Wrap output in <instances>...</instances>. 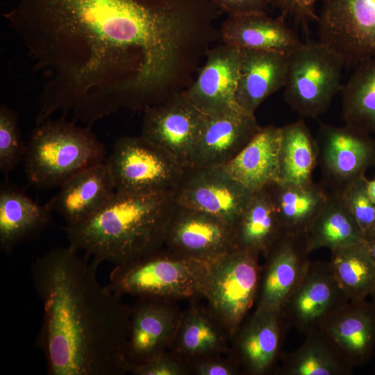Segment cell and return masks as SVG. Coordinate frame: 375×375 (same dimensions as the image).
<instances>
[{
  "instance_id": "cell-1",
  "label": "cell",
  "mask_w": 375,
  "mask_h": 375,
  "mask_svg": "<svg viewBox=\"0 0 375 375\" xmlns=\"http://www.w3.org/2000/svg\"><path fill=\"white\" fill-rule=\"evenodd\" d=\"M192 10L187 0H17L4 16L46 78L36 124L60 111L91 126L156 101Z\"/></svg>"
},
{
  "instance_id": "cell-2",
  "label": "cell",
  "mask_w": 375,
  "mask_h": 375,
  "mask_svg": "<svg viewBox=\"0 0 375 375\" xmlns=\"http://www.w3.org/2000/svg\"><path fill=\"white\" fill-rule=\"evenodd\" d=\"M69 244L31 267L43 305L36 345L49 375H122L131 306L97 278L99 265Z\"/></svg>"
},
{
  "instance_id": "cell-3",
  "label": "cell",
  "mask_w": 375,
  "mask_h": 375,
  "mask_svg": "<svg viewBox=\"0 0 375 375\" xmlns=\"http://www.w3.org/2000/svg\"><path fill=\"white\" fill-rule=\"evenodd\" d=\"M174 204L172 192H115L94 215L66 226L69 245L99 265L134 261L164 246Z\"/></svg>"
},
{
  "instance_id": "cell-4",
  "label": "cell",
  "mask_w": 375,
  "mask_h": 375,
  "mask_svg": "<svg viewBox=\"0 0 375 375\" xmlns=\"http://www.w3.org/2000/svg\"><path fill=\"white\" fill-rule=\"evenodd\" d=\"M69 122L65 116L38 125L24 156V171L39 189L60 187L79 172L104 162L103 144L91 130Z\"/></svg>"
},
{
  "instance_id": "cell-5",
  "label": "cell",
  "mask_w": 375,
  "mask_h": 375,
  "mask_svg": "<svg viewBox=\"0 0 375 375\" xmlns=\"http://www.w3.org/2000/svg\"><path fill=\"white\" fill-rule=\"evenodd\" d=\"M208 264L167 248L126 264L115 265L108 287L120 295L168 300L203 297Z\"/></svg>"
},
{
  "instance_id": "cell-6",
  "label": "cell",
  "mask_w": 375,
  "mask_h": 375,
  "mask_svg": "<svg viewBox=\"0 0 375 375\" xmlns=\"http://www.w3.org/2000/svg\"><path fill=\"white\" fill-rule=\"evenodd\" d=\"M288 58L285 100L300 116L317 118L342 90L344 63L320 41L302 42Z\"/></svg>"
},
{
  "instance_id": "cell-7",
  "label": "cell",
  "mask_w": 375,
  "mask_h": 375,
  "mask_svg": "<svg viewBox=\"0 0 375 375\" xmlns=\"http://www.w3.org/2000/svg\"><path fill=\"white\" fill-rule=\"evenodd\" d=\"M260 256L252 251L234 249L208 264L203 297L231 339L255 306Z\"/></svg>"
},
{
  "instance_id": "cell-8",
  "label": "cell",
  "mask_w": 375,
  "mask_h": 375,
  "mask_svg": "<svg viewBox=\"0 0 375 375\" xmlns=\"http://www.w3.org/2000/svg\"><path fill=\"white\" fill-rule=\"evenodd\" d=\"M115 192H173L185 168L142 136H123L105 161Z\"/></svg>"
},
{
  "instance_id": "cell-9",
  "label": "cell",
  "mask_w": 375,
  "mask_h": 375,
  "mask_svg": "<svg viewBox=\"0 0 375 375\" xmlns=\"http://www.w3.org/2000/svg\"><path fill=\"white\" fill-rule=\"evenodd\" d=\"M317 21L319 41L344 65L375 57V0H324Z\"/></svg>"
},
{
  "instance_id": "cell-10",
  "label": "cell",
  "mask_w": 375,
  "mask_h": 375,
  "mask_svg": "<svg viewBox=\"0 0 375 375\" xmlns=\"http://www.w3.org/2000/svg\"><path fill=\"white\" fill-rule=\"evenodd\" d=\"M316 140L318 165L330 192H340L375 167V138L363 131L345 124H320Z\"/></svg>"
},
{
  "instance_id": "cell-11",
  "label": "cell",
  "mask_w": 375,
  "mask_h": 375,
  "mask_svg": "<svg viewBox=\"0 0 375 375\" xmlns=\"http://www.w3.org/2000/svg\"><path fill=\"white\" fill-rule=\"evenodd\" d=\"M253 194L223 167L185 168L172 192L177 203L216 217L232 228Z\"/></svg>"
},
{
  "instance_id": "cell-12",
  "label": "cell",
  "mask_w": 375,
  "mask_h": 375,
  "mask_svg": "<svg viewBox=\"0 0 375 375\" xmlns=\"http://www.w3.org/2000/svg\"><path fill=\"white\" fill-rule=\"evenodd\" d=\"M349 301L329 261H315L310 262L281 314L288 328L294 327L306 335L322 330Z\"/></svg>"
},
{
  "instance_id": "cell-13",
  "label": "cell",
  "mask_w": 375,
  "mask_h": 375,
  "mask_svg": "<svg viewBox=\"0 0 375 375\" xmlns=\"http://www.w3.org/2000/svg\"><path fill=\"white\" fill-rule=\"evenodd\" d=\"M185 93L144 110L141 136L184 168L206 119Z\"/></svg>"
},
{
  "instance_id": "cell-14",
  "label": "cell",
  "mask_w": 375,
  "mask_h": 375,
  "mask_svg": "<svg viewBox=\"0 0 375 375\" xmlns=\"http://www.w3.org/2000/svg\"><path fill=\"white\" fill-rule=\"evenodd\" d=\"M306 234L283 232L264 256L256 311L281 313L311 261Z\"/></svg>"
},
{
  "instance_id": "cell-15",
  "label": "cell",
  "mask_w": 375,
  "mask_h": 375,
  "mask_svg": "<svg viewBox=\"0 0 375 375\" xmlns=\"http://www.w3.org/2000/svg\"><path fill=\"white\" fill-rule=\"evenodd\" d=\"M164 245L181 256L207 264L235 249L231 226L216 217L175 201Z\"/></svg>"
},
{
  "instance_id": "cell-16",
  "label": "cell",
  "mask_w": 375,
  "mask_h": 375,
  "mask_svg": "<svg viewBox=\"0 0 375 375\" xmlns=\"http://www.w3.org/2000/svg\"><path fill=\"white\" fill-rule=\"evenodd\" d=\"M182 311L176 301L137 298L131 306L124 356L128 368L169 351Z\"/></svg>"
},
{
  "instance_id": "cell-17",
  "label": "cell",
  "mask_w": 375,
  "mask_h": 375,
  "mask_svg": "<svg viewBox=\"0 0 375 375\" xmlns=\"http://www.w3.org/2000/svg\"><path fill=\"white\" fill-rule=\"evenodd\" d=\"M288 328L281 313L253 310L248 315L232 338V356L242 372L265 375L276 371Z\"/></svg>"
},
{
  "instance_id": "cell-18",
  "label": "cell",
  "mask_w": 375,
  "mask_h": 375,
  "mask_svg": "<svg viewBox=\"0 0 375 375\" xmlns=\"http://www.w3.org/2000/svg\"><path fill=\"white\" fill-rule=\"evenodd\" d=\"M255 116L242 110L206 115L188 167H224L260 131Z\"/></svg>"
},
{
  "instance_id": "cell-19",
  "label": "cell",
  "mask_w": 375,
  "mask_h": 375,
  "mask_svg": "<svg viewBox=\"0 0 375 375\" xmlns=\"http://www.w3.org/2000/svg\"><path fill=\"white\" fill-rule=\"evenodd\" d=\"M240 49L224 44L212 49L197 80L185 92L205 115L241 110L236 101Z\"/></svg>"
},
{
  "instance_id": "cell-20",
  "label": "cell",
  "mask_w": 375,
  "mask_h": 375,
  "mask_svg": "<svg viewBox=\"0 0 375 375\" xmlns=\"http://www.w3.org/2000/svg\"><path fill=\"white\" fill-rule=\"evenodd\" d=\"M115 185L106 162L76 174L60 186L45 206L56 212L67 226L78 224L100 210L115 194Z\"/></svg>"
},
{
  "instance_id": "cell-21",
  "label": "cell",
  "mask_w": 375,
  "mask_h": 375,
  "mask_svg": "<svg viewBox=\"0 0 375 375\" xmlns=\"http://www.w3.org/2000/svg\"><path fill=\"white\" fill-rule=\"evenodd\" d=\"M288 54L240 49L236 101L244 112L254 115L269 95L284 88Z\"/></svg>"
},
{
  "instance_id": "cell-22",
  "label": "cell",
  "mask_w": 375,
  "mask_h": 375,
  "mask_svg": "<svg viewBox=\"0 0 375 375\" xmlns=\"http://www.w3.org/2000/svg\"><path fill=\"white\" fill-rule=\"evenodd\" d=\"M224 43L240 49H254L289 54L302 42L285 22L266 12L228 15L222 26Z\"/></svg>"
},
{
  "instance_id": "cell-23",
  "label": "cell",
  "mask_w": 375,
  "mask_h": 375,
  "mask_svg": "<svg viewBox=\"0 0 375 375\" xmlns=\"http://www.w3.org/2000/svg\"><path fill=\"white\" fill-rule=\"evenodd\" d=\"M281 127H261L244 148L223 167L251 191L280 182Z\"/></svg>"
},
{
  "instance_id": "cell-24",
  "label": "cell",
  "mask_w": 375,
  "mask_h": 375,
  "mask_svg": "<svg viewBox=\"0 0 375 375\" xmlns=\"http://www.w3.org/2000/svg\"><path fill=\"white\" fill-rule=\"evenodd\" d=\"M322 330L353 367L363 365L375 348V306L366 299L349 301Z\"/></svg>"
},
{
  "instance_id": "cell-25",
  "label": "cell",
  "mask_w": 375,
  "mask_h": 375,
  "mask_svg": "<svg viewBox=\"0 0 375 375\" xmlns=\"http://www.w3.org/2000/svg\"><path fill=\"white\" fill-rule=\"evenodd\" d=\"M51 212L17 185L2 181L0 185V249L10 253L36 237L49 226Z\"/></svg>"
},
{
  "instance_id": "cell-26",
  "label": "cell",
  "mask_w": 375,
  "mask_h": 375,
  "mask_svg": "<svg viewBox=\"0 0 375 375\" xmlns=\"http://www.w3.org/2000/svg\"><path fill=\"white\" fill-rule=\"evenodd\" d=\"M231 337L222 322L208 307L192 304L182 312L169 351L190 364L222 355L228 350Z\"/></svg>"
},
{
  "instance_id": "cell-27",
  "label": "cell",
  "mask_w": 375,
  "mask_h": 375,
  "mask_svg": "<svg viewBox=\"0 0 375 375\" xmlns=\"http://www.w3.org/2000/svg\"><path fill=\"white\" fill-rule=\"evenodd\" d=\"M283 232L306 234L327 196L328 190L313 181L278 182L265 189Z\"/></svg>"
},
{
  "instance_id": "cell-28",
  "label": "cell",
  "mask_w": 375,
  "mask_h": 375,
  "mask_svg": "<svg viewBox=\"0 0 375 375\" xmlns=\"http://www.w3.org/2000/svg\"><path fill=\"white\" fill-rule=\"evenodd\" d=\"M280 375H351L353 366L323 330L306 335L294 351L283 353Z\"/></svg>"
},
{
  "instance_id": "cell-29",
  "label": "cell",
  "mask_w": 375,
  "mask_h": 375,
  "mask_svg": "<svg viewBox=\"0 0 375 375\" xmlns=\"http://www.w3.org/2000/svg\"><path fill=\"white\" fill-rule=\"evenodd\" d=\"M235 249L265 256L283 233L267 190L255 192L233 228Z\"/></svg>"
},
{
  "instance_id": "cell-30",
  "label": "cell",
  "mask_w": 375,
  "mask_h": 375,
  "mask_svg": "<svg viewBox=\"0 0 375 375\" xmlns=\"http://www.w3.org/2000/svg\"><path fill=\"white\" fill-rule=\"evenodd\" d=\"M306 235L310 252L322 247L332 250L364 240L362 231L340 197L328 190Z\"/></svg>"
},
{
  "instance_id": "cell-31",
  "label": "cell",
  "mask_w": 375,
  "mask_h": 375,
  "mask_svg": "<svg viewBox=\"0 0 375 375\" xmlns=\"http://www.w3.org/2000/svg\"><path fill=\"white\" fill-rule=\"evenodd\" d=\"M281 130L280 182L312 181L319 160L316 138L303 119L285 125Z\"/></svg>"
},
{
  "instance_id": "cell-32",
  "label": "cell",
  "mask_w": 375,
  "mask_h": 375,
  "mask_svg": "<svg viewBox=\"0 0 375 375\" xmlns=\"http://www.w3.org/2000/svg\"><path fill=\"white\" fill-rule=\"evenodd\" d=\"M331 252L332 270L349 301L366 299L375 289V262L365 240Z\"/></svg>"
},
{
  "instance_id": "cell-33",
  "label": "cell",
  "mask_w": 375,
  "mask_h": 375,
  "mask_svg": "<svg viewBox=\"0 0 375 375\" xmlns=\"http://www.w3.org/2000/svg\"><path fill=\"white\" fill-rule=\"evenodd\" d=\"M344 124L375 135V57L355 67L342 88Z\"/></svg>"
},
{
  "instance_id": "cell-34",
  "label": "cell",
  "mask_w": 375,
  "mask_h": 375,
  "mask_svg": "<svg viewBox=\"0 0 375 375\" xmlns=\"http://www.w3.org/2000/svg\"><path fill=\"white\" fill-rule=\"evenodd\" d=\"M26 148L18 125V116L8 106H0V172L6 178L24 159Z\"/></svg>"
},
{
  "instance_id": "cell-35",
  "label": "cell",
  "mask_w": 375,
  "mask_h": 375,
  "mask_svg": "<svg viewBox=\"0 0 375 375\" xmlns=\"http://www.w3.org/2000/svg\"><path fill=\"white\" fill-rule=\"evenodd\" d=\"M367 181L365 176H362L336 193L355 218L364 236L375 217V204L369 196Z\"/></svg>"
},
{
  "instance_id": "cell-36",
  "label": "cell",
  "mask_w": 375,
  "mask_h": 375,
  "mask_svg": "<svg viewBox=\"0 0 375 375\" xmlns=\"http://www.w3.org/2000/svg\"><path fill=\"white\" fill-rule=\"evenodd\" d=\"M128 372L134 375H188L190 365L170 351L139 365H131Z\"/></svg>"
},
{
  "instance_id": "cell-37",
  "label": "cell",
  "mask_w": 375,
  "mask_h": 375,
  "mask_svg": "<svg viewBox=\"0 0 375 375\" xmlns=\"http://www.w3.org/2000/svg\"><path fill=\"white\" fill-rule=\"evenodd\" d=\"M190 368L196 375H236L242 372L232 356L228 359L221 355L199 359L192 362Z\"/></svg>"
},
{
  "instance_id": "cell-38",
  "label": "cell",
  "mask_w": 375,
  "mask_h": 375,
  "mask_svg": "<svg viewBox=\"0 0 375 375\" xmlns=\"http://www.w3.org/2000/svg\"><path fill=\"white\" fill-rule=\"evenodd\" d=\"M270 4L281 10L283 16L294 17L302 24L317 20L315 5L319 0H269Z\"/></svg>"
},
{
  "instance_id": "cell-39",
  "label": "cell",
  "mask_w": 375,
  "mask_h": 375,
  "mask_svg": "<svg viewBox=\"0 0 375 375\" xmlns=\"http://www.w3.org/2000/svg\"><path fill=\"white\" fill-rule=\"evenodd\" d=\"M212 3L228 15L266 12L269 0H212Z\"/></svg>"
},
{
  "instance_id": "cell-40",
  "label": "cell",
  "mask_w": 375,
  "mask_h": 375,
  "mask_svg": "<svg viewBox=\"0 0 375 375\" xmlns=\"http://www.w3.org/2000/svg\"><path fill=\"white\" fill-rule=\"evenodd\" d=\"M367 188L370 199L375 204V178L367 181Z\"/></svg>"
},
{
  "instance_id": "cell-41",
  "label": "cell",
  "mask_w": 375,
  "mask_h": 375,
  "mask_svg": "<svg viewBox=\"0 0 375 375\" xmlns=\"http://www.w3.org/2000/svg\"><path fill=\"white\" fill-rule=\"evenodd\" d=\"M364 240L365 241L375 240V217L369 229L365 233L364 236Z\"/></svg>"
},
{
  "instance_id": "cell-42",
  "label": "cell",
  "mask_w": 375,
  "mask_h": 375,
  "mask_svg": "<svg viewBox=\"0 0 375 375\" xmlns=\"http://www.w3.org/2000/svg\"><path fill=\"white\" fill-rule=\"evenodd\" d=\"M365 242L367 244L371 256L375 262V240Z\"/></svg>"
},
{
  "instance_id": "cell-43",
  "label": "cell",
  "mask_w": 375,
  "mask_h": 375,
  "mask_svg": "<svg viewBox=\"0 0 375 375\" xmlns=\"http://www.w3.org/2000/svg\"><path fill=\"white\" fill-rule=\"evenodd\" d=\"M370 297H371V299H372L371 301L372 302V303L375 306V289L374 290V291L371 294Z\"/></svg>"
}]
</instances>
